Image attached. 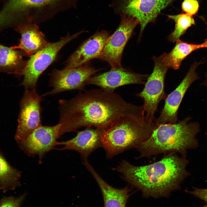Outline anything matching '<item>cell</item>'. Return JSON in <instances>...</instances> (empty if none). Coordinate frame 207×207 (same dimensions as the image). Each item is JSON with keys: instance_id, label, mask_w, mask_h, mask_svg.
Instances as JSON below:
<instances>
[{"instance_id": "obj_19", "label": "cell", "mask_w": 207, "mask_h": 207, "mask_svg": "<svg viewBox=\"0 0 207 207\" xmlns=\"http://www.w3.org/2000/svg\"><path fill=\"white\" fill-rule=\"evenodd\" d=\"M176 45L169 53L162 55L165 65L169 68L176 70L179 68L182 61L193 51L203 48L202 43L194 44L187 43L179 39L176 41Z\"/></svg>"}, {"instance_id": "obj_7", "label": "cell", "mask_w": 207, "mask_h": 207, "mask_svg": "<svg viewBox=\"0 0 207 207\" xmlns=\"http://www.w3.org/2000/svg\"><path fill=\"white\" fill-rule=\"evenodd\" d=\"M79 0H9L4 8L9 16H25L32 21L35 17L53 15L74 7Z\"/></svg>"}, {"instance_id": "obj_9", "label": "cell", "mask_w": 207, "mask_h": 207, "mask_svg": "<svg viewBox=\"0 0 207 207\" xmlns=\"http://www.w3.org/2000/svg\"><path fill=\"white\" fill-rule=\"evenodd\" d=\"M120 24L114 33L108 39L101 55L97 58L107 62L112 69L120 68L124 47L133 31L139 24L137 19L129 16L120 15Z\"/></svg>"}, {"instance_id": "obj_25", "label": "cell", "mask_w": 207, "mask_h": 207, "mask_svg": "<svg viewBox=\"0 0 207 207\" xmlns=\"http://www.w3.org/2000/svg\"><path fill=\"white\" fill-rule=\"evenodd\" d=\"M193 188V191L186 190L185 191L203 200L205 204L201 207H207V189H199L194 187Z\"/></svg>"}, {"instance_id": "obj_4", "label": "cell", "mask_w": 207, "mask_h": 207, "mask_svg": "<svg viewBox=\"0 0 207 207\" xmlns=\"http://www.w3.org/2000/svg\"><path fill=\"white\" fill-rule=\"evenodd\" d=\"M190 116L176 123L160 124L150 137L136 148L137 158L150 157L160 154H179L186 157L188 150L196 149L198 142L196 137L200 131L197 122H189Z\"/></svg>"}, {"instance_id": "obj_13", "label": "cell", "mask_w": 207, "mask_h": 207, "mask_svg": "<svg viewBox=\"0 0 207 207\" xmlns=\"http://www.w3.org/2000/svg\"><path fill=\"white\" fill-rule=\"evenodd\" d=\"M60 126L59 123L53 126H41L19 143V147L30 156L38 155L40 161L55 146L56 140L60 137Z\"/></svg>"}, {"instance_id": "obj_5", "label": "cell", "mask_w": 207, "mask_h": 207, "mask_svg": "<svg viewBox=\"0 0 207 207\" xmlns=\"http://www.w3.org/2000/svg\"><path fill=\"white\" fill-rule=\"evenodd\" d=\"M177 0H112L114 13L132 16L140 25V36L146 26L154 21L161 11Z\"/></svg>"}, {"instance_id": "obj_10", "label": "cell", "mask_w": 207, "mask_h": 207, "mask_svg": "<svg viewBox=\"0 0 207 207\" xmlns=\"http://www.w3.org/2000/svg\"><path fill=\"white\" fill-rule=\"evenodd\" d=\"M42 99L36 89L26 90L20 103L15 139L18 143L42 126L40 103Z\"/></svg>"}, {"instance_id": "obj_11", "label": "cell", "mask_w": 207, "mask_h": 207, "mask_svg": "<svg viewBox=\"0 0 207 207\" xmlns=\"http://www.w3.org/2000/svg\"><path fill=\"white\" fill-rule=\"evenodd\" d=\"M100 70L87 64L62 70H55L51 74L49 85L53 89L43 96L53 95L66 91H85V87L89 79Z\"/></svg>"}, {"instance_id": "obj_18", "label": "cell", "mask_w": 207, "mask_h": 207, "mask_svg": "<svg viewBox=\"0 0 207 207\" xmlns=\"http://www.w3.org/2000/svg\"><path fill=\"white\" fill-rule=\"evenodd\" d=\"M83 163L93 176L101 190L104 207H126L127 202L130 194L129 187L127 186L118 189L112 187L101 177L88 160L84 161Z\"/></svg>"}, {"instance_id": "obj_27", "label": "cell", "mask_w": 207, "mask_h": 207, "mask_svg": "<svg viewBox=\"0 0 207 207\" xmlns=\"http://www.w3.org/2000/svg\"><path fill=\"white\" fill-rule=\"evenodd\" d=\"M206 23L207 25V23L206 22ZM202 44L203 45L204 48H207V39H206Z\"/></svg>"}, {"instance_id": "obj_16", "label": "cell", "mask_w": 207, "mask_h": 207, "mask_svg": "<svg viewBox=\"0 0 207 207\" xmlns=\"http://www.w3.org/2000/svg\"><path fill=\"white\" fill-rule=\"evenodd\" d=\"M108 32L102 30L96 32L84 42L70 56L66 68H73L83 66L101 55L109 37Z\"/></svg>"}, {"instance_id": "obj_14", "label": "cell", "mask_w": 207, "mask_h": 207, "mask_svg": "<svg viewBox=\"0 0 207 207\" xmlns=\"http://www.w3.org/2000/svg\"><path fill=\"white\" fill-rule=\"evenodd\" d=\"M148 76L132 72L123 68L111 69L108 72L89 79L86 85H96L108 91L114 92L121 86L132 84H144Z\"/></svg>"}, {"instance_id": "obj_3", "label": "cell", "mask_w": 207, "mask_h": 207, "mask_svg": "<svg viewBox=\"0 0 207 207\" xmlns=\"http://www.w3.org/2000/svg\"><path fill=\"white\" fill-rule=\"evenodd\" d=\"M158 125L155 120L146 117L143 106L135 112L120 116L103 130L101 135L106 158L111 159L126 150L137 148Z\"/></svg>"}, {"instance_id": "obj_21", "label": "cell", "mask_w": 207, "mask_h": 207, "mask_svg": "<svg viewBox=\"0 0 207 207\" xmlns=\"http://www.w3.org/2000/svg\"><path fill=\"white\" fill-rule=\"evenodd\" d=\"M21 173L11 166L0 153V188L4 192L20 184Z\"/></svg>"}, {"instance_id": "obj_26", "label": "cell", "mask_w": 207, "mask_h": 207, "mask_svg": "<svg viewBox=\"0 0 207 207\" xmlns=\"http://www.w3.org/2000/svg\"><path fill=\"white\" fill-rule=\"evenodd\" d=\"M200 85L204 86L207 87V75L206 76V79L203 82L200 84Z\"/></svg>"}, {"instance_id": "obj_24", "label": "cell", "mask_w": 207, "mask_h": 207, "mask_svg": "<svg viewBox=\"0 0 207 207\" xmlns=\"http://www.w3.org/2000/svg\"><path fill=\"white\" fill-rule=\"evenodd\" d=\"M199 6L197 0H184L181 4L182 10L186 14L192 16L197 13Z\"/></svg>"}, {"instance_id": "obj_17", "label": "cell", "mask_w": 207, "mask_h": 207, "mask_svg": "<svg viewBox=\"0 0 207 207\" xmlns=\"http://www.w3.org/2000/svg\"><path fill=\"white\" fill-rule=\"evenodd\" d=\"M32 22L27 21L17 26L16 30L21 34V38L18 45L11 47L21 49L30 57L49 44L37 25Z\"/></svg>"}, {"instance_id": "obj_29", "label": "cell", "mask_w": 207, "mask_h": 207, "mask_svg": "<svg viewBox=\"0 0 207 207\" xmlns=\"http://www.w3.org/2000/svg\"></svg>"}, {"instance_id": "obj_1", "label": "cell", "mask_w": 207, "mask_h": 207, "mask_svg": "<svg viewBox=\"0 0 207 207\" xmlns=\"http://www.w3.org/2000/svg\"><path fill=\"white\" fill-rule=\"evenodd\" d=\"M59 105L60 136L82 127L106 129L120 116L140 107L127 102L114 92L101 89L79 93L68 100H60Z\"/></svg>"}, {"instance_id": "obj_20", "label": "cell", "mask_w": 207, "mask_h": 207, "mask_svg": "<svg viewBox=\"0 0 207 207\" xmlns=\"http://www.w3.org/2000/svg\"><path fill=\"white\" fill-rule=\"evenodd\" d=\"M26 63L19 51L0 44V70L19 74Z\"/></svg>"}, {"instance_id": "obj_28", "label": "cell", "mask_w": 207, "mask_h": 207, "mask_svg": "<svg viewBox=\"0 0 207 207\" xmlns=\"http://www.w3.org/2000/svg\"><path fill=\"white\" fill-rule=\"evenodd\" d=\"M206 134H207V132H206Z\"/></svg>"}, {"instance_id": "obj_23", "label": "cell", "mask_w": 207, "mask_h": 207, "mask_svg": "<svg viewBox=\"0 0 207 207\" xmlns=\"http://www.w3.org/2000/svg\"><path fill=\"white\" fill-rule=\"evenodd\" d=\"M26 195L24 194L20 197H5L0 201V207H20Z\"/></svg>"}, {"instance_id": "obj_12", "label": "cell", "mask_w": 207, "mask_h": 207, "mask_svg": "<svg viewBox=\"0 0 207 207\" xmlns=\"http://www.w3.org/2000/svg\"><path fill=\"white\" fill-rule=\"evenodd\" d=\"M200 64V62H194L179 85L167 95L160 115L155 119L158 124H174L178 122L177 113L179 108L188 88L194 81L199 78L196 70Z\"/></svg>"}, {"instance_id": "obj_8", "label": "cell", "mask_w": 207, "mask_h": 207, "mask_svg": "<svg viewBox=\"0 0 207 207\" xmlns=\"http://www.w3.org/2000/svg\"><path fill=\"white\" fill-rule=\"evenodd\" d=\"M154 67L152 73L147 78L143 90L136 94L143 100V105L146 117L154 120L155 112L161 101L165 99L167 95L164 89L165 77L169 68L164 63L162 55L154 57Z\"/></svg>"}, {"instance_id": "obj_22", "label": "cell", "mask_w": 207, "mask_h": 207, "mask_svg": "<svg viewBox=\"0 0 207 207\" xmlns=\"http://www.w3.org/2000/svg\"><path fill=\"white\" fill-rule=\"evenodd\" d=\"M167 16L173 20L175 23V29L169 36V40L172 42H176L188 28L195 24L193 17L186 14L168 15Z\"/></svg>"}, {"instance_id": "obj_2", "label": "cell", "mask_w": 207, "mask_h": 207, "mask_svg": "<svg viewBox=\"0 0 207 207\" xmlns=\"http://www.w3.org/2000/svg\"><path fill=\"white\" fill-rule=\"evenodd\" d=\"M189 162L186 157L170 153L159 161L145 165H133L123 160L113 169L143 195L158 198L168 196L180 188L190 175L186 169Z\"/></svg>"}, {"instance_id": "obj_15", "label": "cell", "mask_w": 207, "mask_h": 207, "mask_svg": "<svg viewBox=\"0 0 207 207\" xmlns=\"http://www.w3.org/2000/svg\"><path fill=\"white\" fill-rule=\"evenodd\" d=\"M101 129L87 127L78 132L73 138L65 141H56L55 145H62L60 150H73L78 153L83 160L87 159L89 155L95 150L102 147L101 140L103 130Z\"/></svg>"}, {"instance_id": "obj_6", "label": "cell", "mask_w": 207, "mask_h": 207, "mask_svg": "<svg viewBox=\"0 0 207 207\" xmlns=\"http://www.w3.org/2000/svg\"><path fill=\"white\" fill-rule=\"evenodd\" d=\"M81 33L80 32L72 35H68L57 42L49 43L46 47L31 56L19 74L24 76L21 85L26 90L35 89L39 76L54 60L60 50Z\"/></svg>"}]
</instances>
